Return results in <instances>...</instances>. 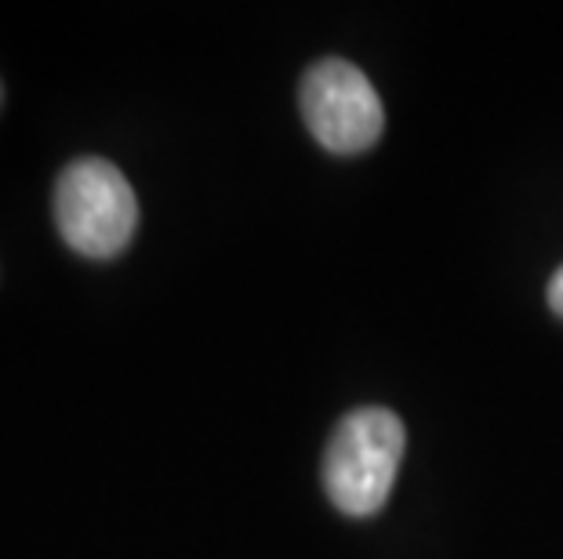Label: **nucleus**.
<instances>
[{
	"label": "nucleus",
	"instance_id": "nucleus-2",
	"mask_svg": "<svg viewBox=\"0 0 563 559\" xmlns=\"http://www.w3.org/2000/svg\"><path fill=\"white\" fill-rule=\"evenodd\" d=\"M55 225L84 258L121 255L139 225L135 189L110 160L80 157L55 182Z\"/></svg>",
	"mask_w": 563,
	"mask_h": 559
},
{
	"label": "nucleus",
	"instance_id": "nucleus-4",
	"mask_svg": "<svg viewBox=\"0 0 563 559\" xmlns=\"http://www.w3.org/2000/svg\"><path fill=\"white\" fill-rule=\"evenodd\" d=\"M549 305H553L556 316H563V269L549 280Z\"/></svg>",
	"mask_w": 563,
	"mask_h": 559
},
{
	"label": "nucleus",
	"instance_id": "nucleus-3",
	"mask_svg": "<svg viewBox=\"0 0 563 559\" xmlns=\"http://www.w3.org/2000/svg\"><path fill=\"white\" fill-rule=\"evenodd\" d=\"M302 116L313 138L339 157L371 149L386 127L378 91L345 58H323L302 80Z\"/></svg>",
	"mask_w": 563,
	"mask_h": 559
},
{
	"label": "nucleus",
	"instance_id": "nucleus-1",
	"mask_svg": "<svg viewBox=\"0 0 563 559\" xmlns=\"http://www.w3.org/2000/svg\"><path fill=\"white\" fill-rule=\"evenodd\" d=\"M404 422L393 411L345 414L323 455V491L345 516H371L389 502L404 458Z\"/></svg>",
	"mask_w": 563,
	"mask_h": 559
}]
</instances>
